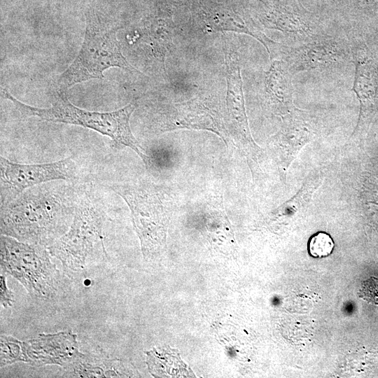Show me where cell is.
I'll list each match as a JSON object with an SVG mask.
<instances>
[{"mask_svg": "<svg viewBox=\"0 0 378 378\" xmlns=\"http://www.w3.org/2000/svg\"><path fill=\"white\" fill-rule=\"evenodd\" d=\"M77 202L64 185L29 188L1 206V234L48 248L69 229Z\"/></svg>", "mask_w": 378, "mask_h": 378, "instance_id": "6da1fadb", "label": "cell"}, {"mask_svg": "<svg viewBox=\"0 0 378 378\" xmlns=\"http://www.w3.org/2000/svg\"><path fill=\"white\" fill-rule=\"evenodd\" d=\"M1 96L10 101L15 108L24 117H34L41 120L61 122L83 127L109 137L112 146L132 149L148 167L150 158L133 135L130 125L131 115L136 104L127 106L111 112L85 110L74 105L64 91H59L51 106L38 108L27 105L14 97L8 91L1 90Z\"/></svg>", "mask_w": 378, "mask_h": 378, "instance_id": "7a4b0ae2", "label": "cell"}, {"mask_svg": "<svg viewBox=\"0 0 378 378\" xmlns=\"http://www.w3.org/2000/svg\"><path fill=\"white\" fill-rule=\"evenodd\" d=\"M85 15L86 28L81 48L57 80L61 91L85 81L103 78L104 71L111 67L137 71L122 53L116 35L120 27L104 24L93 9Z\"/></svg>", "mask_w": 378, "mask_h": 378, "instance_id": "3957f363", "label": "cell"}, {"mask_svg": "<svg viewBox=\"0 0 378 378\" xmlns=\"http://www.w3.org/2000/svg\"><path fill=\"white\" fill-rule=\"evenodd\" d=\"M47 247L1 235V269L16 279L31 297L48 299L58 291L59 271Z\"/></svg>", "mask_w": 378, "mask_h": 378, "instance_id": "277c9868", "label": "cell"}, {"mask_svg": "<svg viewBox=\"0 0 378 378\" xmlns=\"http://www.w3.org/2000/svg\"><path fill=\"white\" fill-rule=\"evenodd\" d=\"M105 214L92 197L84 195L78 199L69 229L48 247L52 256L71 270H82L87 257L95 246L104 244Z\"/></svg>", "mask_w": 378, "mask_h": 378, "instance_id": "5b68a950", "label": "cell"}, {"mask_svg": "<svg viewBox=\"0 0 378 378\" xmlns=\"http://www.w3.org/2000/svg\"><path fill=\"white\" fill-rule=\"evenodd\" d=\"M127 204L145 259L158 253L167 236L168 218L164 206L154 189L142 184L109 186Z\"/></svg>", "mask_w": 378, "mask_h": 378, "instance_id": "8992f818", "label": "cell"}, {"mask_svg": "<svg viewBox=\"0 0 378 378\" xmlns=\"http://www.w3.org/2000/svg\"><path fill=\"white\" fill-rule=\"evenodd\" d=\"M1 206L7 204L25 190L57 180L71 181L76 164L71 158L41 164L12 162L1 156Z\"/></svg>", "mask_w": 378, "mask_h": 378, "instance_id": "52a82bcc", "label": "cell"}, {"mask_svg": "<svg viewBox=\"0 0 378 378\" xmlns=\"http://www.w3.org/2000/svg\"><path fill=\"white\" fill-rule=\"evenodd\" d=\"M349 53L347 38L325 32L290 46L284 61L293 76L304 71L340 66L347 62Z\"/></svg>", "mask_w": 378, "mask_h": 378, "instance_id": "ba28073f", "label": "cell"}, {"mask_svg": "<svg viewBox=\"0 0 378 378\" xmlns=\"http://www.w3.org/2000/svg\"><path fill=\"white\" fill-rule=\"evenodd\" d=\"M225 61L227 79L226 116L228 134L244 150L255 153L258 146L253 139L245 109L242 80L238 55L225 43Z\"/></svg>", "mask_w": 378, "mask_h": 378, "instance_id": "9c48e42d", "label": "cell"}, {"mask_svg": "<svg viewBox=\"0 0 378 378\" xmlns=\"http://www.w3.org/2000/svg\"><path fill=\"white\" fill-rule=\"evenodd\" d=\"M165 130L196 129L212 132L225 142L229 134L217 106L208 98L196 97L175 105Z\"/></svg>", "mask_w": 378, "mask_h": 378, "instance_id": "30bf717a", "label": "cell"}, {"mask_svg": "<svg viewBox=\"0 0 378 378\" xmlns=\"http://www.w3.org/2000/svg\"><path fill=\"white\" fill-rule=\"evenodd\" d=\"M24 344L28 363L36 366L56 364L66 369L83 354L78 351L76 335L71 332L41 334Z\"/></svg>", "mask_w": 378, "mask_h": 378, "instance_id": "8fae6325", "label": "cell"}, {"mask_svg": "<svg viewBox=\"0 0 378 378\" xmlns=\"http://www.w3.org/2000/svg\"><path fill=\"white\" fill-rule=\"evenodd\" d=\"M298 110L285 115L280 130L270 139L272 148L279 165L287 172L302 148L315 134L314 128Z\"/></svg>", "mask_w": 378, "mask_h": 378, "instance_id": "7c38bea8", "label": "cell"}, {"mask_svg": "<svg viewBox=\"0 0 378 378\" xmlns=\"http://www.w3.org/2000/svg\"><path fill=\"white\" fill-rule=\"evenodd\" d=\"M292 76L284 60H274L265 76V91L268 100L281 114L297 109L293 105Z\"/></svg>", "mask_w": 378, "mask_h": 378, "instance_id": "4fadbf2b", "label": "cell"}, {"mask_svg": "<svg viewBox=\"0 0 378 378\" xmlns=\"http://www.w3.org/2000/svg\"><path fill=\"white\" fill-rule=\"evenodd\" d=\"M67 377H132L130 368L118 359L82 354L65 369Z\"/></svg>", "mask_w": 378, "mask_h": 378, "instance_id": "5bb4252c", "label": "cell"}, {"mask_svg": "<svg viewBox=\"0 0 378 378\" xmlns=\"http://www.w3.org/2000/svg\"><path fill=\"white\" fill-rule=\"evenodd\" d=\"M323 181L321 172L309 174L298 192L279 206L276 209V213L280 216H291L300 209L306 207L314 192L321 186Z\"/></svg>", "mask_w": 378, "mask_h": 378, "instance_id": "9a60e30c", "label": "cell"}, {"mask_svg": "<svg viewBox=\"0 0 378 378\" xmlns=\"http://www.w3.org/2000/svg\"><path fill=\"white\" fill-rule=\"evenodd\" d=\"M146 363L149 372L154 377H169L174 374L172 370H174L175 373L178 376L176 370L181 371L183 374L189 376L183 370L188 371L186 366L180 360L176 354H174L171 351L166 349H160L159 351L153 349L146 351ZM174 373V374H175ZM176 375V374H175Z\"/></svg>", "mask_w": 378, "mask_h": 378, "instance_id": "2e32d148", "label": "cell"}, {"mask_svg": "<svg viewBox=\"0 0 378 378\" xmlns=\"http://www.w3.org/2000/svg\"><path fill=\"white\" fill-rule=\"evenodd\" d=\"M18 361L28 363L24 342L10 336L1 335V367Z\"/></svg>", "mask_w": 378, "mask_h": 378, "instance_id": "e0dca14e", "label": "cell"}, {"mask_svg": "<svg viewBox=\"0 0 378 378\" xmlns=\"http://www.w3.org/2000/svg\"><path fill=\"white\" fill-rule=\"evenodd\" d=\"M172 27L167 22L158 20L151 27V37L155 51L164 62L167 52L172 47Z\"/></svg>", "mask_w": 378, "mask_h": 378, "instance_id": "ac0fdd59", "label": "cell"}, {"mask_svg": "<svg viewBox=\"0 0 378 378\" xmlns=\"http://www.w3.org/2000/svg\"><path fill=\"white\" fill-rule=\"evenodd\" d=\"M335 247L331 236L325 232H318L309 239L307 248L309 254L313 258H325L329 256Z\"/></svg>", "mask_w": 378, "mask_h": 378, "instance_id": "d6986e66", "label": "cell"}, {"mask_svg": "<svg viewBox=\"0 0 378 378\" xmlns=\"http://www.w3.org/2000/svg\"><path fill=\"white\" fill-rule=\"evenodd\" d=\"M358 296L369 303L378 305V277L371 276L363 281Z\"/></svg>", "mask_w": 378, "mask_h": 378, "instance_id": "ffe728a7", "label": "cell"}, {"mask_svg": "<svg viewBox=\"0 0 378 378\" xmlns=\"http://www.w3.org/2000/svg\"><path fill=\"white\" fill-rule=\"evenodd\" d=\"M13 293L7 286L4 276H0V300L1 304L5 308L12 306L14 302Z\"/></svg>", "mask_w": 378, "mask_h": 378, "instance_id": "44dd1931", "label": "cell"}]
</instances>
